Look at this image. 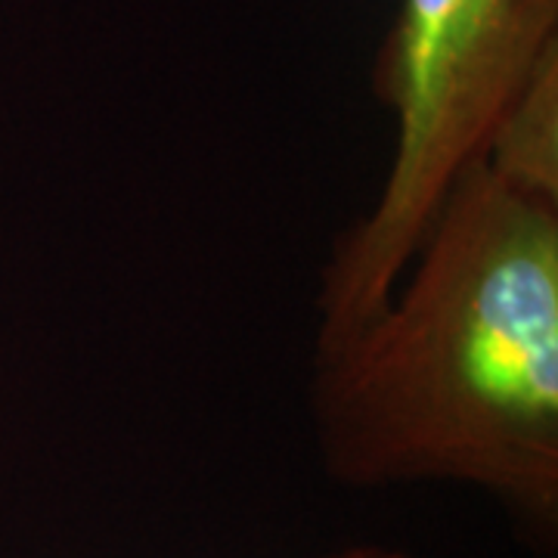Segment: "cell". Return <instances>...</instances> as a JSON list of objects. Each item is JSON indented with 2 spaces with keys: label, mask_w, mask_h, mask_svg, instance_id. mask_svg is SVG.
<instances>
[{
  "label": "cell",
  "mask_w": 558,
  "mask_h": 558,
  "mask_svg": "<svg viewBox=\"0 0 558 558\" xmlns=\"http://www.w3.org/2000/svg\"><path fill=\"white\" fill-rule=\"evenodd\" d=\"M311 418L341 487H469L556 556L558 199L475 161L385 311L314 344Z\"/></svg>",
  "instance_id": "cell-1"
},
{
  "label": "cell",
  "mask_w": 558,
  "mask_h": 558,
  "mask_svg": "<svg viewBox=\"0 0 558 558\" xmlns=\"http://www.w3.org/2000/svg\"><path fill=\"white\" fill-rule=\"evenodd\" d=\"M553 53L558 0H400L369 72L395 153L373 205L323 260L314 344L385 311L447 193Z\"/></svg>",
  "instance_id": "cell-2"
},
{
  "label": "cell",
  "mask_w": 558,
  "mask_h": 558,
  "mask_svg": "<svg viewBox=\"0 0 558 558\" xmlns=\"http://www.w3.org/2000/svg\"><path fill=\"white\" fill-rule=\"evenodd\" d=\"M478 161L524 193L558 199V53L506 109Z\"/></svg>",
  "instance_id": "cell-3"
},
{
  "label": "cell",
  "mask_w": 558,
  "mask_h": 558,
  "mask_svg": "<svg viewBox=\"0 0 558 558\" xmlns=\"http://www.w3.org/2000/svg\"><path fill=\"white\" fill-rule=\"evenodd\" d=\"M319 558H413L410 553H403L398 546H381V543H351L341 546L336 553H326Z\"/></svg>",
  "instance_id": "cell-4"
}]
</instances>
